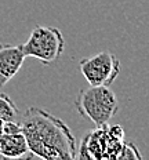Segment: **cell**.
I'll list each match as a JSON object with an SVG mask.
<instances>
[{
    "label": "cell",
    "mask_w": 149,
    "mask_h": 160,
    "mask_svg": "<svg viewBox=\"0 0 149 160\" xmlns=\"http://www.w3.org/2000/svg\"><path fill=\"white\" fill-rule=\"evenodd\" d=\"M21 124L17 123L15 120H7L3 123V132L2 134H15V132H21Z\"/></svg>",
    "instance_id": "cell-10"
},
{
    "label": "cell",
    "mask_w": 149,
    "mask_h": 160,
    "mask_svg": "<svg viewBox=\"0 0 149 160\" xmlns=\"http://www.w3.org/2000/svg\"><path fill=\"white\" fill-rule=\"evenodd\" d=\"M119 160H126V159H142L140 151L137 149V146H135L132 142H128V141H124L123 146H122V151L119 153L117 156Z\"/></svg>",
    "instance_id": "cell-9"
},
{
    "label": "cell",
    "mask_w": 149,
    "mask_h": 160,
    "mask_svg": "<svg viewBox=\"0 0 149 160\" xmlns=\"http://www.w3.org/2000/svg\"><path fill=\"white\" fill-rule=\"evenodd\" d=\"M75 104L77 112L95 127L108 124L119 111L117 97L107 86H90L80 90Z\"/></svg>",
    "instance_id": "cell-2"
},
{
    "label": "cell",
    "mask_w": 149,
    "mask_h": 160,
    "mask_svg": "<svg viewBox=\"0 0 149 160\" xmlns=\"http://www.w3.org/2000/svg\"><path fill=\"white\" fill-rule=\"evenodd\" d=\"M21 47L25 57L36 58L42 64L50 65L61 58L65 48V39L62 32L55 26L36 25Z\"/></svg>",
    "instance_id": "cell-4"
},
{
    "label": "cell",
    "mask_w": 149,
    "mask_h": 160,
    "mask_svg": "<svg viewBox=\"0 0 149 160\" xmlns=\"http://www.w3.org/2000/svg\"><path fill=\"white\" fill-rule=\"evenodd\" d=\"M124 130L120 124H104L95 127L83 138L79 153V159H117L122 146L124 144Z\"/></svg>",
    "instance_id": "cell-3"
},
{
    "label": "cell",
    "mask_w": 149,
    "mask_h": 160,
    "mask_svg": "<svg viewBox=\"0 0 149 160\" xmlns=\"http://www.w3.org/2000/svg\"><path fill=\"white\" fill-rule=\"evenodd\" d=\"M25 58L21 44L0 43V88L19 72Z\"/></svg>",
    "instance_id": "cell-6"
},
{
    "label": "cell",
    "mask_w": 149,
    "mask_h": 160,
    "mask_svg": "<svg viewBox=\"0 0 149 160\" xmlns=\"http://www.w3.org/2000/svg\"><path fill=\"white\" fill-rule=\"evenodd\" d=\"M19 124L33 158L44 160L76 159L75 135L62 119L44 109L32 106L24 113Z\"/></svg>",
    "instance_id": "cell-1"
},
{
    "label": "cell",
    "mask_w": 149,
    "mask_h": 160,
    "mask_svg": "<svg viewBox=\"0 0 149 160\" xmlns=\"http://www.w3.org/2000/svg\"><path fill=\"white\" fill-rule=\"evenodd\" d=\"M32 159L25 135L21 132L0 135V159Z\"/></svg>",
    "instance_id": "cell-7"
},
{
    "label": "cell",
    "mask_w": 149,
    "mask_h": 160,
    "mask_svg": "<svg viewBox=\"0 0 149 160\" xmlns=\"http://www.w3.org/2000/svg\"><path fill=\"white\" fill-rule=\"evenodd\" d=\"M18 115V108L7 94H0V119L3 122L14 120Z\"/></svg>",
    "instance_id": "cell-8"
},
{
    "label": "cell",
    "mask_w": 149,
    "mask_h": 160,
    "mask_svg": "<svg viewBox=\"0 0 149 160\" xmlns=\"http://www.w3.org/2000/svg\"><path fill=\"white\" fill-rule=\"evenodd\" d=\"M80 72L90 86L111 87L120 73V61L112 52L101 51L90 58H83Z\"/></svg>",
    "instance_id": "cell-5"
}]
</instances>
